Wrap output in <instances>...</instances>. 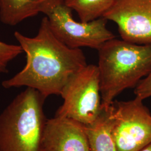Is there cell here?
Here are the masks:
<instances>
[{
	"mask_svg": "<svg viewBox=\"0 0 151 151\" xmlns=\"http://www.w3.org/2000/svg\"><path fill=\"white\" fill-rule=\"evenodd\" d=\"M45 99L27 87L4 109L0 114V151H43Z\"/></svg>",
	"mask_w": 151,
	"mask_h": 151,
	"instance_id": "3957f363",
	"label": "cell"
},
{
	"mask_svg": "<svg viewBox=\"0 0 151 151\" xmlns=\"http://www.w3.org/2000/svg\"><path fill=\"white\" fill-rule=\"evenodd\" d=\"M139 151H151V143L147 146H146L145 147H144L143 148H142Z\"/></svg>",
	"mask_w": 151,
	"mask_h": 151,
	"instance_id": "5bb4252c",
	"label": "cell"
},
{
	"mask_svg": "<svg viewBox=\"0 0 151 151\" xmlns=\"http://www.w3.org/2000/svg\"><path fill=\"white\" fill-rule=\"evenodd\" d=\"M90 151H118L113 133L111 105L103 106L92 123L84 125Z\"/></svg>",
	"mask_w": 151,
	"mask_h": 151,
	"instance_id": "9c48e42d",
	"label": "cell"
},
{
	"mask_svg": "<svg viewBox=\"0 0 151 151\" xmlns=\"http://www.w3.org/2000/svg\"><path fill=\"white\" fill-rule=\"evenodd\" d=\"M14 37L26 54L27 62L21 71L2 82L5 88L30 87L46 98L60 95L70 77L87 65L81 49L70 48L54 36L45 16L35 37L19 32Z\"/></svg>",
	"mask_w": 151,
	"mask_h": 151,
	"instance_id": "6da1fadb",
	"label": "cell"
},
{
	"mask_svg": "<svg viewBox=\"0 0 151 151\" xmlns=\"http://www.w3.org/2000/svg\"><path fill=\"white\" fill-rule=\"evenodd\" d=\"M97 50L103 106L110 105L119 93L137 86L151 71V44L139 45L113 38Z\"/></svg>",
	"mask_w": 151,
	"mask_h": 151,
	"instance_id": "7a4b0ae2",
	"label": "cell"
},
{
	"mask_svg": "<svg viewBox=\"0 0 151 151\" xmlns=\"http://www.w3.org/2000/svg\"><path fill=\"white\" fill-rule=\"evenodd\" d=\"M63 100L55 115L84 125L92 123L102 109L100 81L96 65H87L70 77L60 95Z\"/></svg>",
	"mask_w": 151,
	"mask_h": 151,
	"instance_id": "5b68a950",
	"label": "cell"
},
{
	"mask_svg": "<svg viewBox=\"0 0 151 151\" xmlns=\"http://www.w3.org/2000/svg\"><path fill=\"white\" fill-rule=\"evenodd\" d=\"M43 151H90L84 125L67 117L47 119Z\"/></svg>",
	"mask_w": 151,
	"mask_h": 151,
	"instance_id": "ba28073f",
	"label": "cell"
},
{
	"mask_svg": "<svg viewBox=\"0 0 151 151\" xmlns=\"http://www.w3.org/2000/svg\"><path fill=\"white\" fill-rule=\"evenodd\" d=\"M40 0H0V20L15 26L24 20L37 16Z\"/></svg>",
	"mask_w": 151,
	"mask_h": 151,
	"instance_id": "30bf717a",
	"label": "cell"
},
{
	"mask_svg": "<svg viewBox=\"0 0 151 151\" xmlns=\"http://www.w3.org/2000/svg\"><path fill=\"white\" fill-rule=\"evenodd\" d=\"M135 96L143 100L151 96V70L146 77L141 80L136 86Z\"/></svg>",
	"mask_w": 151,
	"mask_h": 151,
	"instance_id": "4fadbf2b",
	"label": "cell"
},
{
	"mask_svg": "<svg viewBox=\"0 0 151 151\" xmlns=\"http://www.w3.org/2000/svg\"><path fill=\"white\" fill-rule=\"evenodd\" d=\"M39 10L47 17L54 36L71 48L88 47L98 50L103 44L115 38L106 27V19L77 22L65 0H40Z\"/></svg>",
	"mask_w": 151,
	"mask_h": 151,
	"instance_id": "277c9868",
	"label": "cell"
},
{
	"mask_svg": "<svg viewBox=\"0 0 151 151\" xmlns=\"http://www.w3.org/2000/svg\"><path fill=\"white\" fill-rule=\"evenodd\" d=\"M116 0H65L67 5L75 11L81 22H91L100 17L111 7Z\"/></svg>",
	"mask_w": 151,
	"mask_h": 151,
	"instance_id": "8fae6325",
	"label": "cell"
},
{
	"mask_svg": "<svg viewBox=\"0 0 151 151\" xmlns=\"http://www.w3.org/2000/svg\"><path fill=\"white\" fill-rule=\"evenodd\" d=\"M103 17L114 22L122 39L151 44V0H116Z\"/></svg>",
	"mask_w": 151,
	"mask_h": 151,
	"instance_id": "52a82bcc",
	"label": "cell"
},
{
	"mask_svg": "<svg viewBox=\"0 0 151 151\" xmlns=\"http://www.w3.org/2000/svg\"><path fill=\"white\" fill-rule=\"evenodd\" d=\"M113 133L118 151H139L151 143V114L138 97L111 104Z\"/></svg>",
	"mask_w": 151,
	"mask_h": 151,
	"instance_id": "8992f818",
	"label": "cell"
},
{
	"mask_svg": "<svg viewBox=\"0 0 151 151\" xmlns=\"http://www.w3.org/2000/svg\"><path fill=\"white\" fill-rule=\"evenodd\" d=\"M22 53L24 51L20 45L10 44L0 41V73H7L9 63Z\"/></svg>",
	"mask_w": 151,
	"mask_h": 151,
	"instance_id": "7c38bea8",
	"label": "cell"
}]
</instances>
